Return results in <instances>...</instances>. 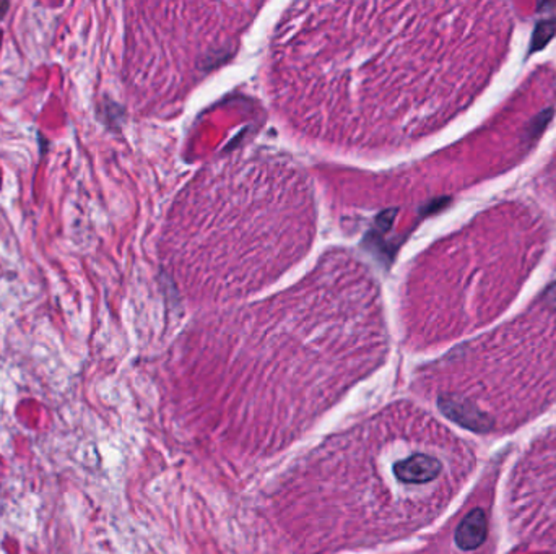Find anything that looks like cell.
Listing matches in <instances>:
<instances>
[{
    "label": "cell",
    "mask_w": 556,
    "mask_h": 554,
    "mask_svg": "<svg viewBox=\"0 0 556 554\" xmlns=\"http://www.w3.org/2000/svg\"><path fill=\"white\" fill-rule=\"evenodd\" d=\"M441 462L426 454H415L397 462L394 474L398 482L408 484H423L432 482L441 473Z\"/></svg>",
    "instance_id": "obj_1"
},
{
    "label": "cell",
    "mask_w": 556,
    "mask_h": 554,
    "mask_svg": "<svg viewBox=\"0 0 556 554\" xmlns=\"http://www.w3.org/2000/svg\"><path fill=\"white\" fill-rule=\"evenodd\" d=\"M440 406L447 418H451L459 425L474 429V431L485 433L491 428L490 420L485 415H481L469 401L456 397H442L440 398Z\"/></svg>",
    "instance_id": "obj_2"
},
{
    "label": "cell",
    "mask_w": 556,
    "mask_h": 554,
    "mask_svg": "<svg viewBox=\"0 0 556 554\" xmlns=\"http://www.w3.org/2000/svg\"><path fill=\"white\" fill-rule=\"evenodd\" d=\"M488 535V520L481 509H474L464 517L456 530V543L460 550H476Z\"/></svg>",
    "instance_id": "obj_3"
},
{
    "label": "cell",
    "mask_w": 556,
    "mask_h": 554,
    "mask_svg": "<svg viewBox=\"0 0 556 554\" xmlns=\"http://www.w3.org/2000/svg\"><path fill=\"white\" fill-rule=\"evenodd\" d=\"M556 31V21L555 20H543L535 26V31L532 35V44H530V53H537L542 48L548 44L550 39L553 38Z\"/></svg>",
    "instance_id": "obj_4"
},
{
    "label": "cell",
    "mask_w": 556,
    "mask_h": 554,
    "mask_svg": "<svg viewBox=\"0 0 556 554\" xmlns=\"http://www.w3.org/2000/svg\"><path fill=\"white\" fill-rule=\"evenodd\" d=\"M545 299H547L548 304H552V306L556 308V283H553L548 288L547 293H545Z\"/></svg>",
    "instance_id": "obj_5"
},
{
    "label": "cell",
    "mask_w": 556,
    "mask_h": 554,
    "mask_svg": "<svg viewBox=\"0 0 556 554\" xmlns=\"http://www.w3.org/2000/svg\"><path fill=\"white\" fill-rule=\"evenodd\" d=\"M9 9H10V2H9V0H0V21H2V20H4V16L7 15Z\"/></svg>",
    "instance_id": "obj_6"
}]
</instances>
